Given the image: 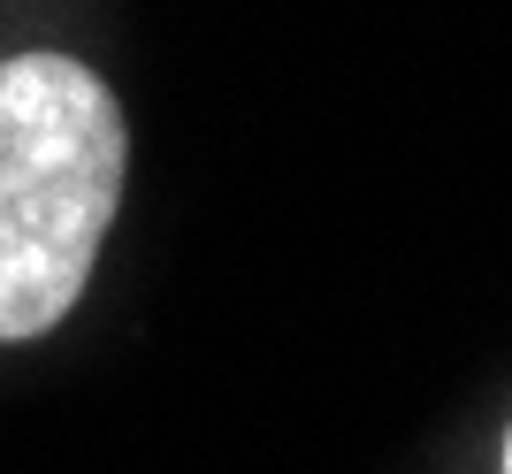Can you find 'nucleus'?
<instances>
[{
    "label": "nucleus",
    "instance_id": "f257e3e1",
    "mask_svg": "<svg viewBox=\"0 0 512 474\" xmlns=\"http://www.w3.org/2000/svg\"><path fill=\"white\" fill-rule=\"evenodd\" d=\"M130 199V115L92 54L0 46V352L85 306Z\"/></svg>",
    "mask_w": 512,
    "mask_h": 474
},
{
    "label": "nucleus",
    "instance_id": "f03ea898",
    "mask_svg": "<svg viewBox=\"0 0 512 474\" xmlns=\"http://www.w3.org/2000/svg\"><path fill=\"white\" fill-rule=\"evenodd\" d=\"M482 474H512V398H505V413H497V436H490V467Z\"/></svg>",
    "mask_w": 512,
    "mask_h": 474
}]
</instances>
